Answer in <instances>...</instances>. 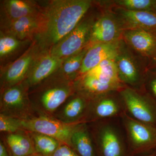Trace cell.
<instances>
[{"label": "cell", "mask_w": 156, "mask_h": 156, "mask_svg": "<svg viewBox=\"0 0 156 156\" xmlns=\"http://www.w3.org/2000/svg\"><path fill=\"white\" fill-rule=\"evenodd\" d=\"M89 0H56L42 12L36 36L42 49H50L75 28L91 6Z\"/></svg>", "instance_id": "6da1fadb"}, {"label": "cell", "mask_w": 156, "mask_h": 156, "mask_svg": "<svg viewBox=\"0 0 156 156\" xmlns=\"http://www.w3.org/2000/svg\"><path fill=\"white\" fill-rule=\"evenodd\" d=\"M33 88L29 96L35 110L52 116L76 92L75 81L62 75L50 77Z\"/></svg>", "instance_id": "7a4b0ae2"}, {"label": "cell", "mask_w": 156, "mask_h": 156, "mask_svg": "<svg viewBox=\"0 0 156 156\" xmlns=\"http://www.w3.org/2000/svg\"><path fill=\"white\" fill-rule=\"evenodd\" d=\"M26 81L1 90L0 114L26 120L36 115L29 96Z\"/></svg>", "instance_id": "3957f363"}, {"label": "cell", "mask_w": 156, "mask_h": 156, "mask_svg": "<svg viewBox=\"0 0 156 156\" xmlns=\"http://www.w3.org/2000/svg\"><path fill=\"white\" fill-rule=\"evenodd\" d=\"M126 113L132 119L156 127V102L150 95L125 87L119 91Z\"/></svg>", "instance_id": "277c9868"}, {"label": "cell", "mask_w": 156, "mask_h": 156, "mask_svg": "<svg viewBox=\"0 0 156 156\" xmlns=\"http://www.w3.org/2000/svg\"><path fill=\"white\" fill-rule=\"evenodd\" d=\"M88 125L95 148L101 156H123L125 141L115 126L105 120Z\"/></svg>", "instance_id": "5b68a950"}, {"label": "cell", "mask_w": 156, "mask_h": 156, "mask_svg": "<svg viewBox=\"0 0 156 156\" xmlns=\"http://www.w3.org/2000/svg\"><path fill=\"white\" fill-rule=\"evenodd\" d=\"M126 109L119 91L107 92L91 98L83 123L95 122L121 117Z\"/></svg>", "instance_id": "8992f818"}, {"label": "cell", "mask_w": 156, "mask_h": 156, "mask_svg": "<svg viewBox=\"0 0 156 156\" xmlns=\"http://www.w3.org/2000/svg\"><path fill=\"white\" fill-rule=\"evenodd\" d=\"M62 122L52 116L37 113L22 121L23 130L48 135L70 146V138L77 125Z\"/></svg>", "instance_id": "52a82bcc"}, {"label": "cell", "mask_w": 156, "mask_h": 156, "mask_svg": "<svg viewBox=\"0 0 156 156\" xmlns=\"http://www.w3.org/2000/svg\"><path fill=\"white\" fill-rule=\"evenodd\" d=\"M93 24L89 20L81 21L74 29L50 49L49 53L64 60L80 53L90 39Z\"/></svg>", "instance_id": "ba28073f"}, {"label": "cell", "mask_w": 156, "mask_h": 156, "mask_svg": "<svg viewBox=\"0 0 156 156\" xmlns=\"http://www.w3.org/2000/svg\"><path fill=\"white\" fill-rule=\"evenodd\" d=\"M127 139L134 150H144L156 146V127L138 122L126 112L121 116Z\"/></svg>", "instance_id": "9c48e42d"}, {"label": "cell", "mask_w": 156, "mask_h": 156, "mask_svg": "<svg viewBox=\"0 0 156 156\" xmlns=\"http://www.w3.org/2000/svg\"><path fill=\"white\" fill-rule=\"evenodd\" d=\"M37 47H31L3 72L1 76V90L20 83L26 80L39 56Z\"/></svg>", "instance_id": "30bf717a"}, {"label": "cell", "mask_w": 156, "mask_h": 156, "mask_svg": "<svg viewBox=\"0 0 156 156\" xmlns=\"http://www.w3.org/2000/svg\"><path fill=\"white\" fill-rule=\"evenodd\" d=\"M90 99L78 92L70 96L53 116L69 125L83 123Z\"/></svg>", "instance_id": "8fae6325"}, {"label": "cell", "mask_w": 156, "mask_h": 156, "mask_svg": "<svg viewBox=\"0 0 156 156\" xmlns=\"http://www.w3.org/2000/svg\"><path fill=\"white\" fill-rule=\"evenodd\" d=\"M121 46L119 41L109 43H97L87 50L79 73L81 76L108 59L115 60Z\"/></svg>", "instance_id": "7c38bea8"}, {"label": "cell", "mask_w": 156, "mask_h": 156, "mask_svg": "<svg viewBox=\"0 0 156 156\" xmlns=\"http://www.w3.org/2000/svg\"><path fill=\"white\" fill-rule=\"evenodd\" d=\"M123 28L118 18L106 14L93 24L90 39L97 43H109L119 41Z\"/></svg>", "instance_id": "4fadbf2b"}, {"label": "cell", "mask_w": 156, "mask_h": 156, "mask_svg": "<svg viewBox=\"0 0 156 156\" xmlns=\"http://www.w3.org/2000/svg\"><path fill=\"white\" fill-rule=\"evenodd\" d=\"M118 12L123 29L143 30L156 36V13L154 11H129L119 8Z\"/></svg>", "instance_id": "5bb4252c"}, {"label": "cell", "mask_w": 156, "mask_h": 156, "mask_svg": "<svg viewBox=\"0 0 156 156\" xmlns=\"http://www.w3.org/2000/svg\"><path fill=\"white\" fill-rule=\"evenodd\" d=\"M64 60L52 56L49 53L39 55L25 80L30 89L51 77Z\"/></svg>", "instance_id": "9a60e30c"}, {"label": "cell", "mask_w": 156, "mask_h": 156, "mask_svg": "<svg viewBox=\"0 0 156 156\" xmlns=\"http://www.w3.org/2000/svg\"><path fill=\"white\" fill-rule=\"evenodd\" d=\"M126 43L142 56L152 58L156 53V36L140 29H127L123 32Z\"/></svg>", "instance_id": "2e32d148"}, {"label": "cell", "mask_w": 156, "mask_h": 156, "mask_svg": "<svg viewBox=\"0 0 156 156\" xmlns=\"http://www.w3.org/2000/svg\"><path fill=\"white\" fill-rule=\"evenodd\" d=\"M115 61L120 81L125 86L135 89L141 85L143 78L139 68L133 58L124 53L122 48Z\"/></svg>", "instance_id": "e0dca14e"}, {"label": "cell", "mask_w": 156, "mask_h": 156, "mask_svg": "<svg viewBox=\"0 0 156 156\" xmlns=\"http://www.w3.org/2000/svg\"><path fill=\"white\" fill-rule=\"evenodd\" d=\"M10 156H30L35 153L28 132L23 130L10 134H1Z\"/></svg>", "instance_id": "ac0fdd59"}, {"label": "cell", "mask_w": 156, "mask_h": 156, "mask_svg": "<svg viewBox=\"0 0 156 156\" xmlns=\"http://www.w3.org/2000/svg\"><path fill=\"white\" fill-rule=\"evenodd\" d=\"M41 13L36 16H27L8 21L6 29L7 33L20 40L27 38L33 35H36L40 28Z\"/></svg>", "instance_id": "d6986e66"}, {"label": "cell", "mask_w": 156, "mask_h": 156, "mask_svg": "<svg viewBox=\"0 0 156 156\" xmlns=\"http://www.w3.org/2000/svg\"><path fill=\"white\" fill-rule=\"evenodd\" d=\"M70 147L80 156H95V144L88 124L77 125L71 137Z\"/></svg>", "instance_id": "ffe728a7"}, {"label": "cell", "mask_w": 156, "mask_h": 156, "mask_svg": "<svg viewBox=\"0 0 156 156\" xmlns=\"http://www.w3.org/2000/svg\"><path fill=\"white\" fill-rule=\"evenodd\" d=\"M4 9L8 21L27 16H36L41 13L33 2L22 0H8L4 2Z\"/></svg>", "instance_id": "44dd1931"}, {"label": "cell", "mask_w": 156, "mask_h": 156, "mask_svg": "<svg viewBox=\"0 0 156 156\" xmlns=\"http://www.w3.org/2000/svg\"><path fill=\"white\" fill-rule=\"evenodd\" d=\"M27 132L33 143L36 153L43 156H52L61 144L63 143L45 134L31 131Z\"/></svg>", "instance_id": "7402d4cb"}, {"label": "cell", "mask_w": 156, "mask_h": 156, "mask_svg": "<svg viewBox=\"0 0 156 156\" xmlns=\"http://www.w3.org/2000/svg\"><path fill=\"white\" fill-rule=\"evenodd\" d=\"M87 51L84 49L80 53L64 59L62 65V76L73 80L72 76L78 70L80 71Z\"/></svg>", "instance_id": "603a6c76"}, {"label": "cell", "mask_w": 156, "mask_h": 156, "mask_svg": "<svg viewBox=\"0 0 156 156\" xmlns=\"http://www.w3.org/2000/svg\"><path fill=\"white\" fill-rule=\"evenodd\" d=\"M115 2L120 8L129 11L154 12L155 0H119Z\"/></svg>", "instance_id": "cb8c5ba5"}, {"label": "cell", "mask_w": 156, "mask_h": 156, "mask_svg": "<svg viewBox=\"0 0 156 156\" xmlns=\"http://www.w3.org/2000/svg\"><path fill=\"white\" fill-rule=\"evenodd\" d=\"M23 120L0 114L1 134H10L23 130Z\"/></svg>", "instance_id": "d4e9b609"}, {"label": "cell", "mask_w": 156, "mask_h": 156, "mask_svg": "<svg viewBox=\"0 0 156 156\" xmlns=\"http://www.w3.org/2000/svg\"><path fill=\"white\" fill-rule=\"evenodd\" d=\"M21 44V41L15 37L1 34L0 37V56L1 58L8 56L17 50Z\"/></svg>", "instance_id": "484cf974"}, {"label": "cell", "mask_w": 156, "mask_h": 156, "mask_svg": "<svg viewBox=\"0 0 156 156\" xmlns=\"http://www.w3.org/2000/svg\"><path fill=\"white\" fill-rule=\"evenodd\" d=\"M52 156H80L70 146L62 143Z\"/></svg>", "instance_id": "4316f807"}, {"label": "cell", "mask_w": 156, "mask_h": 156, "mask_svg": "<svg viewBox=\"0 0 156 156\" xmlns=\"http://www.w3.org/2000/svg\"><path fill=\"white\" fill-rule=\"evenodd\" d=\"M147 87L150 95L156 102V73H151L147 80Z\"/></svg>", "instance_id": "83f0119b"}, {"label": "cell", "mask_w": 156, "mask_h": 156, "mask_svg": "<svg viewBox=\"0 0 156 156\" xmlns=\"http://www.w3.org/2000/svg\"><path fill=\"white\" fill-rule=\"evenodd\" d=\"M0 156H10L7 147L2 139L0 140Z\"/></svg>", "instance_id": "f1b7e54d"}, {"label": "cell", "mask_w": 156, "mask_h": 156, "mask_svg": "<svg viewBox=\"0 0 156 156\" xmlns=\"http://www.w3.org/2000/svg\"><path fill=\"white\" fill-rule=\"evenodd\" d=\"M151 65L153 67H156V53L154 57L151 58Z\"/></svg>", "instance_id": "f546056e"}, {"label": "cell", "mask_w": 156, "mask_h": 156, "mask_svg": "<svg viewBox=\"0 0 156 156\" xmlns=\"http://www.w3.org/2000/svg\"><path fill=\"white\" fill-rule=\"evenodd\" d=\"M30 156H42V155L40 154H39L38 153H35L31 155Z\"/></svg>", "instance_id": "4dcf8cb0"}, {"label": "cell", "mask_w": 156, "mask_h": 156, "mask_svg": "<svg viewBox=\"0 0 156 156\" xmlns=\"http://www.w3.org/2000/svg\"><path fill=\"white\" fill-rule=\"evenodd\" d=\"M154 12L156 13V0L155 2L154 6Z\"/></svg>", "instance_id": "1f68e13d"}]
</instances>
